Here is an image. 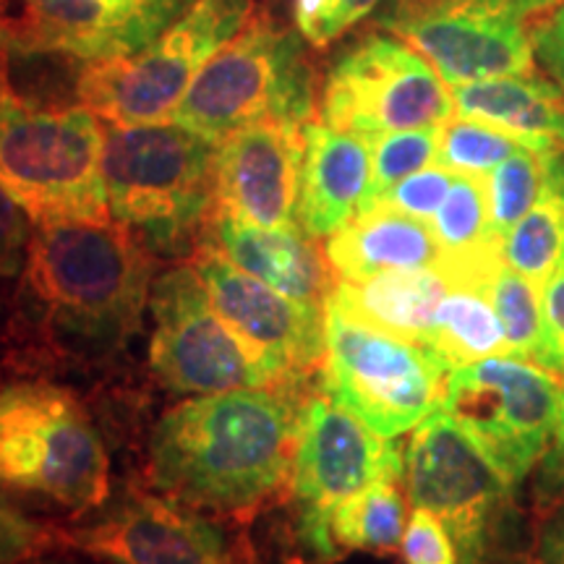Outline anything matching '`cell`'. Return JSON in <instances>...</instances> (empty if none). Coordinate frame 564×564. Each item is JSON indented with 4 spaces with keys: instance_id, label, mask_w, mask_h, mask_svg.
<instances>
[{
    "instance_id": "obj_10",
    "label": "cell",
    "mask_w": 564,
    "mask_h": 564,
    "mask_svg": "<svg viewBox=\"0 0 564 564\" xmlns=\"http://www.w3.org/2000/svg\"><path fill=\"white\" fill-rule=\"evenodd\" d=\"M562 403L560 373L499 352L449 369L440 408L518 486L552 444Z\"/></svg>"
},
{
    "instance_id": "obj_40",
    "label": "cell",
    "mask_w": 564,
    "mask_h": 564,
    "mask_svg": "<svg viewBox=\"0 0 564 564\" xmlns=\"http://www.w3.org/2000/svg\"><path fill=\"white\" fill-rule=\"evenodd\" d=\"M19 564H55V562H47V560H26V562H19Z\"/></svg>"
},
{
    "instance_id": "obj_15",
    "label": "cell",
    "mask_w": 564,
    "mask_h": 564,
    "mask_svg": "<svg viewBox=\"0 0 564 564\" xmlns=\"http://www.w3.org/2000/svg\"><path fill=\"white\" fill-rule=\"evenodd\" d=\"M58 544L116 564H267L246 520L225 528L194 507L147 491H131L97 523L58 531Z\"/></svg>"
},
{
    "instance_id": "obj_3",
    "label": "cell",
    "mask_w": 564,
    "mask_h": 564,
    "mask_svg": "<svg viewBox=\"0 0 564 564\" xmlns=\"http://www.w3.org/2000/svg\"><path fill=\"white\" fill-rule=\"evenodd\" d=\"M217 144L183 126L105 123L102 175L110 217L152 253L199 246L215 212Z\"/></svg>"
},
{
    "instance_id": "obj_25",
    "label": "cell",
    "mask_w": 564,
    "mask_h": 564,
    "mask_svg": "<svg viewBox=\"0 0 564 564\" xmlns=\"http://www.w3.org/2000/svg\"><path fill=\"white\" fill-rule=\"evenodd\" d=\"M426 345L449 369L507 352L505 327L484 288L453 285L436 306Z\"/></svg>"
},
{
    "instance_id": "obj_32",
    "label": "cell",
    "mask_w": 564,
    "mask_h": 564,
    "mask_svg": "<svg viewBox=\"0 0 564 564\" xmlns=\"http://www.w3.org/2000/svg\"><path fill=\"white\" fill-rule=\"evenodd\" d=\"M455 183V173H449L442 165H429L423 171L408 175L384 194L379 204L403 212L408 217H415L421 223H432L434 215L447 199L449 188Z\"/></svg>"
},
{
    "instance_id": "obj_35",
    "label": "cell",
    "mask_w": 564,
    "mask_h": 564,
    "mask_svg": "<svg viewBox=\"0 0 564 564\" xmlns=\"http://www.w3.org/2000/svg\"><path fill=\"white\" fill-rule=\"evenodd\" d=\"M32 241V217L0 186V282L24 270Z\"/></svg>"
},
{
    "instance_id": "obj_23",
    "label": "cell",
    "mask_w": 564,
    "mask_h": 564,
    "mask_svg": "<svg viewBox=\"0 0 564 564\" xmlns=\"http://www.w3.org/2000/svg\"><path fill=\"white\" fill-rule=\"evenodd\" d=\"M447 291L449 282L440 270H392L366 280H337L327 301L373 329L426 343Z\"/></svg>"
},
{
    "instance_id": "obj_28",
    "label": "cell",
    "mask_w": 564,
    "mask_h": 564,
    "mask_svg": "<svg viewBox=\"0 0 564 564\" xmlns=\"http://www.w3.org/2000/svg\"><path fill=\"white\" fill-rule=\"evenodd\" d=\"M544 158L525 147L510 154L502 165L486 175V199L494 236L502 241L512 225L528 215L544 188Z\"/></svg>"
},
{
    "instance_id": "obj_11",
    "label": "cell",
    "mask_w": 564,
    "mask_h": 564,
    "mask_svg": "<svg viewBox=\"0 0 564 564\" xmlns=\"http://www.w3.org/2000/svg\"><path fill=\"white\" fill-rule=\"evenodd\" d=\"M322 123L371 139L444 126L455 118L453 91L415 47L371 32L337 55L322 84Z\"/></svg>"
},
{
    "instance_id": "obj_41",
    "label": "cell",
    "mask_w": 564,
    "mask_h": 564,
    "mask_svg": "<svg viewBox=\"0 0 564 564\" xmlns=\"http://www.w3.org/2000/svg\"><path fill=\"white\" fill-rule=\"evenodd\" d=\"M3 486H6V484H3V478H0V494H3Z\"/></svg>"
},
{
    "instance_id": "obj_29",
    "label": "cell",
    "mask_w": 564,
    "mask_h": 564,
    "mask_svg": "<svg viewBox=\"0 0 564 564\" xmlns=\"http://www.w3.org/2000/svg\"><path fill=\"white\" fill-rule=\"evenodd\" d=\"M442 126H426V129L390 131L371 137V188L369 207H377L384 194L408 175L423 171L436 162L440 152Z\"/></svg>"
},
{
    "instance_id": "obj_1",
    "label": "cell",
    "mask_w": 564,
    "mask_h": 564,
    "mask_svg": "<svg viewBox=\"0 0 564 564\" xmlns=\"http://www.w3.org/2000/svg\"><path fill=\"white\" fill-rule=\"evenodd\" d=\"M306 382L199 394L162 415L150 478L167 499L249 520L293 484Z\"/></svg>"
},
{
    "instance_id": "obj_2",
    "label": "cell",
    "mask_w": 564,
    "mask_h": 564,
    "mask_svg": "<svg viewBox=\"0 0 564 564\" xmlns=\"http://www.w3.org/2000/svg\"><path fill=\"white\" fill-rule=\"evenodd\" d=\"M154 285V253L126 225L42 223L32 232L24 288L45 319L97 350L139 333Z\"/></svg>"
},
{
    "instance_id": "obj_20",
    "label": "cell",
    "mask_w": 564,
    "mask_h": 564,
    "mask_svg": "<svg viewBox=\"0 0 564 564\" xmlns=\"http://www.w3.org/2000/svg\"><path fill=\"white\" fill-rule=\"evenodd\" d=\"M199 243L215 246L236 267L308 306H327L335 288L327 257L299 225L259 228L212 212Z\"/></svg>"
},
{
    "instance_id": "obj_36",
    "label": "cell",
    "mask_w": 564,
    "mask_h": 564,
    "mask_svg": "<svg viewBox=\"0 0 564 564\" xmlns=\"http://www.w3.org/2000/svg\"><path fill=\"white\" fill-rule=\"evenodd\" d=\"M528 37H531L535 61L564 97V3L554 6L544 19L535 21L528 30Z\"/></svg>"
},
{
    "instance_id": "obj_18",
    "label": "cell",
    "mask_w": 564,
    "mask_h": 564,
    "mask_svg": "<svg viewBox=\"0 0 564 564\" xmlns=\"http://www.w3.org/2000/svg\"><path fill=\"white\" fill-rule=\"evenodd\" d=\"M301 162V123L259 121L232 131L217 144L215 215L259 228L299 225Z\"/></svg>"
},
{
    "instance_id": "obj_27",
    "label": "cell",
    "mask_w": 564,
    "mask_h": 564,
    "mask_svg": "<svg viewBox=\"0 0 564 564\" xmlns=\"http://www.w3.org/2000/svg\"><path fill=\"white\" fill-rule=\"evenodd\" d=\"M486 293H489L494 312L505 327L507 352L549 369V337L541 288H535L523 274L502 264Z\"/></svg>"
},
{
    "instance_id": "obj_8",
    "label": "cell",
    "mask_w": 564,
    "mask_h": 564,
    "mask_svg": "<svg viewBox=\"0 0 564 564\" xmlns=\"http://www.w3.org/2000/svg\"><path fill=\"white\" fill-rule=\"evenodd\" d=\"M324 337L319 387L377 434L394 440L442 405L449 366L426 343L350 319L329 301Z\"/></svg>"
},
{
    "instance_id": "obj_14",
    "label": "cell",
    "mask_w": 564,
    "mask_h": 564,
    "mask_svg": "<svg viewBox=\"0 0 564 564\" xmlns=\"http://www.w3.org/2000/svg\"><path fill=\"white\" fill-rule=\"evenodd\" d=\"M405 486L415 507L442 520L460 564H481L494 523L514 484L484 447L442 408L413 429L405 447Z\"/></svg>"
},
{
    "instance_id": "obj_12",
    "label": "cell",
    "mask_w": 564,
    "mask_h": 564,
    "mask_svg": "<svg viewBox=\"0 0 564 564\" xmlns=\"http://www.w3.org/2000/svg\"><path fill=\"white\" fill-rule=\"evenodd\" d=\"M560 0H398L379 24L415 47L449 89L460 84L533 76L525 21Z\"/></svg>"
},
{
    "instance_id": "obj_34",
    "label": "cell",
    "mask_w": 564,
    "mask_h": 564,
    "mask_svg": "<svg viewBox=\"0 0 564 564\" xmlns=\"http://www.w3.org/2000/svg\"><path fill=\"white\" fill-rule=\"evenodd\" d=\"M58 544V531L34 523L24 514L0 507V564H19Z\"/></svg>"
},
{
    "instance_id": "obj_6",
    "label": "cell",
    "mask_w": 564,
    "mask_h": 564,
    "mask_svg": "<svg viewBox=\"0 0 564 564\" xmlns=\"http://www.w3.org/2000/svg\"><path fill=\"white\" fill-rule=\"evenodd\" d=\"M0 478L74 512L108 499V449L74 392L45 382L0 390Z\"/></svg>"
},
{
    "instance_id": "obj_39",
    "label": "cell",
    "mask_w": 564,
    "mask_h": 564,
    "mask_svg": "<svg viewBox=\"0 0 564 564\" xmlns=\"http://www.w3.org/2000/svg\"><path fill=\"white\" fill-rule=\"evenodd\" d=\"M535 564H564V502L544 510L535 533Z\"/></svg>"
},
{
    "instance_id": "obj_19",
    "label": "cell",
    "mask_w": 564,
    "mask_h": 564,
    "mask_svg": "<svg viewBox=\"0 0 564 564\" xmlns=\"http://www.w3.org/2000/svg\"><path fill=\"white\" fill-rule=\"evenodd\" d=\"M371 144L322 121L303 123L295 220L308 238H329L369 207Z\"/></svg>"
},
{
    "instance_id": "obj_38",
    "label": "cell",
    "mask_w": 564,
    "mask_h": 564,
    "mask_svg": "<svg viewBox=\"0 0 564 564\" xmlns=\"http://www.w3.org/2000/svg\"><path fill=\"white\" fill-rule=\"evenodd\" d=\"M564 502V403L556 423L552 444L541 457L539 478H535V505L544 512L549 507Z\"/></svg>"
},
{
    "instance_id": "obj_37",
    "label": "cell",
    "mask_w": 564,
    "mask_h": 564,
    "mask_svg": "<svg viewBox=\"0 0 564 564\" xmlns=\"http://www.w3.org/2000/svg\"><path fill=\"white\" fill-rule=\"evenodd\" d=\"M541 303H544V322L549 337V369L564 373V259L552 272V278L541 288Z\"/></svg>"
},
{
    "instance_id": "obj_5",
    "label": "cell",
    "mask_w": 564,
    "mask_h": 564,
    "mask_svg": "<svg viewBox=\"0 0 564 564\" xmlns=\"http://www.w3.org/2000/svg\"><path fill=\"white\" fill-rule=\"evenodd\" d=\"M306 45L299 30L251 19L196 70L171 121L212 141L259 121H314L316 82Z\"/></svg>"
},
{
    "instance_id": "obj_13",
    "label": "cell",
    "mask_w": 564,
    "mask_h": 564,
    "mask_svg": "<svg viewBox=\"0 0 564 564\" xmlns=\"http://www.w3.org/2000/svg\"><path fill=\"white\" fill-rule=\"evenodd\" d=\"M150 306V364L167 390L217 394L280 384L262 352L217 314L192 262L154 280Z\"/></svg>"
},
{
    "instance_id": "obj_7",
    "label": "cell",
    "mask_w": 564,
    "mask_h": 564,
    "mask_svg": "<svg viewBox=\"0 0 564 564\" xmlns=\"http://www.w3.org/2000/svg\"><path fill=\"white\" fill-rule=\"evenodd\" d=\"M253 0H194L150 45L87 63L79 100L105 123H165L196 70L251 21Z\"/></svg>"
},
{
    "instance_id": "obj_31",
    "label": "cell",
    "mask_w": 564,
    "mask_h": 564,
    "mask_svg": "<svg viewBox=\"0 0 564 564\" xmlns=\"http://www.w3.org/2000/svg\"><path fill=\"white\" fill-rule=\"evenodd\" d=\"M382 3L387 0H293V21L308 47L324 51Z\"/></svg>"
},
{
    "instance_id": "obj_33",
    "label": "cell",
    "mask_w": 564,
    "mask_h": 564,
    "mask_svg": "<svg viewBox=\"0 0 564 564\" xmlns=\"http://www.w3.org/2000/svg\"><path fill=\"white\" fill-rule=\"evenodd\" d=\"M405 564H457V549L453 535L436 514L415 507L408 518L403 544H400Z\"/></svg>"
},
{
    "instance_id": "obj_42",
    "label": "cell",
    "mask_w": 564,
    "mask_h": 564,
    "mask_svg": "<svg viewBox=\"0 0 564 564\" xmlns=\"http://www.w3.org/2000/svg\"><path fill=\"white\" fill-rule=\"evenodd\" d=\"M0 51H3V42H0Z\"/></svg>"
},
{
    "instance_id": "obj_16",
    "label": "cell",
    "mask_w": 564,
    "mask_h": 564,
    "mask_svg": "<svg viewBox=\"0 0 564 564\" xmlns=\"http://www.w3.org/2000/svg\"><path fill=\"white\" fill-rule=\"evenodd\" d=\"M194 0H0L9 53H63L87 63L121 58L160 37Z\"/></svg>"
},
{
    "instance_id": "obj_9",
    "label": "cell",
    "mask_w": 564,
    "mask_h": 564,
    "mask_svg": "<svg viewBox=\"0 0 564 564\" xmlns=\"http://www.w3.org/2000/svg\"><path fill=\"white\" fill-rule=\"evenodd\" d=\"M403 474L405 455L398 442L373 432L322 387L308 394L291 484L299 505V541L306 554L319 564L337 560L335 507L377 481H400Z\"/></svg>"
},
{
    "instance_id": "obj_4",
    "label": "cell",
    "mask_w": 564,
    "mask_h": 564,
    "mask_svg": "<svg viewBox=\"0 0 564 564\" xmlns=\"http://www.w3.org/2000/svg\"><path fill=\"white\" fill-rule=\"evenodd\" d=\"M0 51V186L34 225L108 223L105 126L84 105L55 108L21 97Z\"/></svg>"
},
{
    "instance_id": "obj_30",
    "label": "cell",
    "mask_w": 564,
    "mask_h": 564,
    "mask_svg": "<svg viewBox=\"0 0 564 564\" xmlns=\"http://www.w3.org/2000/svg\"><path fill=\"white\" fill-rule=\"evenodd\" d=\"M518 150V141L494 129V126L468 121V118H453L442 126L436 165L447 167L455 175L486 178L494 167L502 165Z\"/></svg>"
},
{
    "instance_id": "obj_21",
    "label": "cell",
    "mask_w": 564,
    "mask_h": 564,
    "mask_svg": "<svg viewBox=\"0 0 564 564\" xmlns=\"http://www.w3.org/2000/svg\"><path fill=\"white\" fill-rule=\"evenodd\" d=\"M329 270L337 280H366L392 270H440L444 253L432 225L377 204L327 238Z\"/></svg>"
},
{
    "instance_id": "obj_24",
    "label": "cell",
    "mask_w": 564,
    "mask_h": 564,
    "mask_svg": "<svg viewBox=\"0 0 564 564\" xmlns=\"http://www.w3.org/2000/svg\"><path fill=\"white\" fill-rule=\"evenodd\" d=\"M539 202L502 238V262L535 288H544L564 259V152L544 154Z\"/></svg>"
},
{
    "instance_id": "obj_17",
    "label": "cell",
    "mask_w": 564,
    "mask_h": 564,
    "mask_svg": "<svg viewBox=\"0 0 564 564\" xmlns=\"http://www.w3.org/2000/svg\"><path fill=\"white\" fill-rule=\"evenodd\" d=\"M192 264L217 314L262 352L280 382H308L322 369L327 350L322 306L288 299L209 243L196 246Z\"/></svg>"
},
{
    "instance_id": "obj_26",
    "label": "cell",
    "mask_w": 564,
    "mask_h": 564,
    "mask_svg": "<svg viewBox=\"0 0 564 564\" xmlns=\"http://www.w3.org/2000/svg\"><path fill=\"white\" fill-rule=\"evenodd\" d=\"M408 525L400 481H377L333 510V539L340 552H394Z\"/></svg>"
},
{
    "instance_id": "obj_22",
    "label": "cell",
    "mask_w": 564,
    "mask_h": 564,
    "mask_svg": "<svg viewBox=\"0 0 564 564\" xmlns=\"http://www.w3.org/2000/svg\"><path fill=\"white\" fill-rule=\"evenodd\" d=\"M455 116L494 126L535 154L564 152V97L535 76H499L453 87Z\"/></svg>"
}]
</instances>
